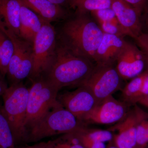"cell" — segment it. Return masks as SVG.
Wrapping results in <instances>:
<instances>
[{
	"instance_id": "1",
	"label": "cell",
	"mask_w": 148,
	"mask_h": 148,
	"mask_svg": "<svg viewBox=\"0 0 148 148\" xmlns=\"http://www.w3.org/2000/svg\"><path fill=\"white\" fill-rule=\"evenodd\" d=\"M66 20L58 40L74 54L95 63V53L103 36L98 24L90 13L75 12Z\"/></svg>"
},
{
	"instance_id": "2",
	"label": "cell",
	"mask_w": 148,
	"mask_h": 148,
	"mask_svg": "<svg viewBox=\"0 0 148 148\" xmlns=\"http://www.w3.org/2000/svg\"><path fill=\"white\" fill-rule=\"evenodd\" d=\"M95 65L74 54L57 40L54 58L43 75L59 90L66 86L77 87L90 75Z\"/></svg>"
},
{
	"instance_id": "3",
	"label": "cell",
	"mask_w": 148,
	"mask_h": 148,
	"mask_svg": "<svg viewBox=\"0 0 148 148\" xmlns=\"http://www.w3.org/2000/svg\"><path fill=\"white\" fill-rule=\"evenodd\" d=\"M29 88L22 82L10 86L3 94V109L10 125L16 145L27 142V116Z\"/></svg>"
},
{
	"instance_id": "4",
	"label": "cell",
	"mask_w": 148,
	"mask_h": 148,
	"mask_svg": "<svg viewBox=\"0 0 148 148\" xmlns=\"http://www.w3.org/2000/svg\"><path fill=\"white\" fill-rule=\"evenodd\" d=\"M32 80L33 82L29 88L25 121L27 132L36 123L48 112L61 105L57 100L60 90L44 75H41Z\"/></svg>"
},
{
	"instance_id": "5",
	"label": "cell",
	"mask_w": 148,
	"mask_h": 148,
	"mask_svg": "<svg viewBox=\"0 0 148 148\" xmlns=\"http://www.w3.org/2000/svg\"><path fill=\"white\" fill-rule=\"evenodd\" d=\"M82 123L61 105L48 112L29 129L26 143H36L54 135L71 133Z\"/></svg>"
},
{
	"instance_id": "6",
	"label": "cell",
	"mask_w": 148,
	"mask_h": 148,
	"mask_svg": "<svg viewBox=\"0 0 148 148\" xmlns=\"http://www.w3.org/2000/svg\"><path fill=\"white\" fill-rule=\"evenodd\" d=\"M57 39L55 29L43 19L42 27L33 43V69L30 75L33 79L43 75L50 66L55 55Z\"/></svg>"
},
{
	"instance_id": "7",
	"label": "cell",
	"mask_w": 148,
	"mask_h": 148,
	"mask_svg": "<svg viewBox=\"0 0 148 148\" xmlns=\"http://www.w3.org/2000/svg\"><path fill=\"white\" fill-rule=\"evenodd\" d=\"M122 79L116 65L95 64L90 75L77 87L83 86L88 88L98 104L120 89Z\"/></svg>"
},
{
	"instance_id": "8",
	"label": "cell",
	"mask_w": 148,
	"mask_h": 148,
	"mask_svg": "<svg viewBox=\"0 0 148 148\" xmlns=\"http://www.w3.org/2000/svg\"><path fill=\"white\" fill-rule=\"evenodd\" d=\"M9 37L14 45V51L6 75L11 86L21 82L30 77L34 64L33 45L15 35L9 34Z\"/></svg>"
},
{
	"instance_id": "9",
	"label": "cell",
	"mask_w": 148,
	"mask_h": 148,
	"mask_svg": "<svg viewBox=\"0 0 148 148\" xmlns=\"http://www.w3.org/2000/svg\"><path fill=\"white\" fill-rule=\"evenodd\" d=\"M129 106L125 102L118 101L110 95L84 115L80 122L88 123L110 124L119 122L128 113Z\"/></svg>"
},
{
	"instance_id": "10",
	"label": "cell",
	"mask_w": 148,
	"mask_h": 148,
	"mask_svg": "<svg viewBox=\"0 0 148 148\" xmlns=\"http://www.w3.org/2000/svg\"><path fill=\"white\" fill-rule=\"evenodd\" d=\"M145 67L143 51L139 47L126 41L116 64L117 71L122 79L137 77L143 73Z\"/></svg>"
},
{
	"instance_id": "11",
	"label": "cell",
	"mask_w": 148,
	"mask_h": 148,
	"mask_svg": "<svg viewBox=\"0 0 148 148\" xmlns=\"http://www.w3.org/2000/svg\"><path fill=\"white\" fill-rule=\"evenodd\" d=\"M57 100L80 121L84 115L97 106L98 103L92 92L87 88L79 86L76 90L58 95Z\"/></svg>"
},
{
	"instance_id": "12",
	"label": "cell",
	"mask_w": 148,
	"mask_h": 148,
	"mask_svg": "<svg viewBox=\"0 0 148 148\" xmlns=\"http://www.w3.org/2000/svg\"><path fill=\"white\" fill-rule=\"evenodd\" d=\"M134 106L123 119L108 130L118 131V134L114 135L113 138L118 148H135L137 125L143 110L137 104Z\"/></svg>"
},
{
	"instance_id": "13",
	"label": "cell",
	"mask_w": 148,
	"mask_h": 148,
	"mask_svg": "<svg viewBox=\"0 0 148 148\" xmlns=\"http://www.w3.org/2000/svg\"><path fill=\"white\" fill-rule=\"evenodd\" d=\"M111 8L126 36L135 40L143 33L142 15L123 0H112Z\"/></svg>"
},
{
	"instance_id": "14",
	"label": "cell",
	"mask_w": 148,
	"mask_h": 148,
	"mask_svg": "<svg viewBox=\"0 0 148 148\" xmlns=\"http://www.w3.org/2000/svg\"><path fill=\"white\" fill-rule=\"evenodd\" d=\"M126 41L123 37L104 34L95 53L94 62L100 65H116Z\"/></svg>"
},
{
	"instance_id": "15",
	"label": "cell",
	"mask_w": 148,
	"mask_h": 148,
	"mask_svg": "<svg viewBox=\"0 0 148 148\" xmlns=\"http://www.w3.org/2000/svg\"><path fill=\"white\" fill-rule=\"evenodd\" d=\"M23 4L45 21L51 23L66 20L70 17L67 8L48 0H20Z\"/></svg>"
},
{
	"instance_id": "16",
	"label": "cell",
	"mask_w": 148,
	"mask_h": 148,
	"mask_svg": "<svg viewBox=\"0 0 148 148\" xmlns=\"http://www.w3.org/2000/svg\"><path fill=\"white\" fill-rule=\"evenodd\" d=\"M21 2L19 38L33 45L36 36L42 27L43 19Z\"/></svg>"
},
{
	"instance_id": "17",
	"label": "cell",
	"mask_w": 148,
	"mask_h": 148,
	"mask_svg": "<svg viewBox=\"0 0 148 148\" xmlns=\"http://www.w3.org/2000/svg\"><path fill=\"white\" fill-rule=\"evenodd\" d=\"M20 0H0V16L1 17L8 34L19 38L20 12Z\"/></svg>"
},
{
	"instance_id": "18",
	"label": "cell",
	"mask_w": 148,
	"mask_h": 148,
	"mask_svg": "<svg viewBox=\"0 0 148 148\" xmlns=\"http://www.w3.org/2000/svg\"><path fill=\"white\" fill-rule=\"evenodd\" d=\"M90 14L104 34L123 38L126 36L111 8L94 11Z\"/></svg>"
},
{
	"instance_id": "19",
	"label": "cell",
	"mask_w": 148,
	"mask_h": 148,
	"mask_svg": "<svg viewBox=\"0 0 148 148\" xmlns=\"http://www.w3.org/2000/svg\"><path fill=\"white\" fill-rule=\"evenodd\" d=\"M76 140H85L95 142L105 143L112 140L113 136L109 130L91 129L82 123L73 132L68 133Z\"/></svg>"
},
{
	"instance_id": "20",
	"label": "cell",
	"mask_w": 148,
	"mask_h": 148,
	"mask_svg": "<svg viewBox=\"0 0 148 148\" xmlns=\"http://www.w3.org/2000/svg\"><path fill=\"white\" fill-rule=\"evenodd\" d=\"M147 71L143 72L131 80L122 90V97L124 102L128 106H134L137 104L138 95L145 80Z\"/></svg>"
},
{
	"instance_id": "21",
	"label": "cell",
	"mask_w": 148,
	"mask_h": 148,
	"mask_svg": "<svg viewBox=\"0 0 148 148\" xmlns=\"http://www.w3.org/2000/svg\"><path fill=\"white\" fill-rule=\"evenodd\" d=\"M112 0H72L71 8L75 12L90 13L94 11L110 8Z\"/></svg>"
},
{
	"instance_id": "22",
	"label": "cell",
	"mask_w": 148,
	"mask_h": 148,
	"mask_svg": "<svg viewBox=\"0 0 148 148\" xmlns=\"http://www.w3.org/2000/svg\"><path fill=\"white\" fill-rule=\"evenodd\" d=\"M13 134L0 103V148H16Z\"/></svg>"
},
{
	"instance_id": "23",
	"label": "cell",
	"mask_w": 148,
	"mask_h": 148,
	"mask_svg": "<svg viewBox=\"0 0 148 148\" xmlns=\"http://www.w3.org/2000/svg\"><path fill=\"white\" fill-rule=\"evenodd\" d=\"M14 51V45L10 38L5 35L4 37L0 59V73L5 78L9 64Z\"/></svg>"
},
{
	"instance_id": "24",
	"label": "cell",
	"mask_w": 148,
	"mask_h": 148,
	"mask_svg": "<svg viewBox=\"0 0 148 148\" xmlns=\"http://www.w3.org/2000/svg\"><path fill=\"white\" fill-rule=\"evenodd\" d=\"M46 148H84L76 140L66 134L63 137L47 142Z\"/></svg>"
},
{
	"instance_id": "25",
	"label": "cell",
	"mask_w": 148,
	"mask_h": 148,
	"mask_svg": "<svg viewBox=\"0 0 148 148\" xmlns=\"http://www.w3.org/2000/svg\"><path fill=\"white\" fill-rule=\"evenodd\" d=\"M137 45L143 51L145 60L146 67L148 71V34L143 33L135 40Z\"/></svg>"
},
{
	"instance_id": "26",
	"label": "cell",
	"mask_w": 148,
	"mask_h": 148,
	"mask_svg": "<svg viewBox=\"0 0 148 148\" xmlns=\"http://www.w3.org/2000/svg\"><path fill=\"white\" fill-rule=\"evenodd\" d=\"M135 8L142 15L148 11V0H123Z\"/></svg>"
},
{
	"instance_id": "27",
	"label": "cell",
	"mask_w": 148,
	"mask_h": 148,
	"mask_svg": "<svg viewBox=\"0 0 148 148\" xmlns=\"http://www.w3.org/2000/svg\"><path fill=\"white\" fill-rule=\"evenodd\" d=\"M76 140L84 148H106L105 143L102 142H92L82 139Z\"/></svg>"
},
{
	"instance_id": "28",
	"label": "cell",
	"mask_w": 148,
	"mask_h": 148,
	"mask_svg": "<svg viewBox=\"0 0 148 148\" xmlns=\"http://www.w3.org/2000/svg\"><path fill=\"white\" fill-rule=\"evenodd\" d=\"M147 71V75L143 83V86L138 95L137 103L148 95V71Z\"/></svg>"
},
{
	"instance_id": "29",
	"label": "cell",
	"mask_w": 148,
	"mask_h": 148,
	"mask_svg": "<svg viewBox=\"0 0 148 148\" xmlns=\"http://www.w3.org/2000/svg\"><path fill=\"white\" fill-rule=\"evenodd\" d=\"M51 3L67 9L71 8L72 0H48Z\"/></svg>"
},
{
	"instance_id": "30",
	"label": "cell",
	"mask_w": 148,
	"mask_h": 148,
	"mask_svg": "<svg viewBox=\"0 0 148 148\" xmlns=\"http://www.w3.org/2000/svg\"><path fill=\"white\" fill-rule=\"evenodd\" d=\"M8 87L5 80V78L0 73V98L2 97Z\"/></svg>"
},
{
	"instance_id": "31",
	"label": "cell",
	"mask_w": 148,
	"mask_h": 148,
	"mask_svg": "<svg viewBox=\"0 0 148 148\" xmlns=\"http://www.w3.org/2000/svg\"><path fill=\"white\" fill-rule=\"evenodd\" d=\"M143 31L145 29V32L143 33L148 34V11L142 16Z\"/></svg>"
},
{
	"instance_id": "32",
	"label": "cell",
	"mask_w": 148,
	"mask_h": 148,
	"mask_svg": "<svg viewBox=\"0 0 148 148\" xmlns=\"http://www.w3.org/2000/svg\"><path fill=\"white\" fill-rule=\"evenodd\" d=\"M47 143H41L36 144L34 145L23 147L20 148H46Z\"/></svg>"
},
{
	"instance_id": "33",
	"label": "cell",
	"mask_w": 148,
	"mask_h": 148,
	"mask_svg": "<svg viewBox=\"0 0 148 148\" xmlns=\"http://www.w3.org/2000/svg\"><path fill=\"white\" fill-rule=\"evenodd\" d=\"M0 29L9 36L8 31L6 28L5 25L1 16H0Z\"/></svg>"
},
{
	"instance_id": "34",
	"label": "cell",
	"mask_w": 148,
	"mask_h": 148,
	"mask_svg": "<svg viewBox=\"0 0 148 148\" xmlns=\"http://www.w3.org/2000/svg\"><path fill=\"white\" fill-rule=\"evenodd\" d=\"M5 35H7L0 29V59H1V52L3 41V40L4 37H5Z\"/></svg>"
},
{
	"instance_id": "35",
	"label": "cell",
	"mask_w": 148,
	"mask_h": 148,
	"mask_svg": "<svg viewBox=\"0 0 148 148\" xmlns=\"http://www.w3.org/2000/svg\"><path fill=\"white\" fill-rule=\"evenodd\" d=\"M139 104L143 105V106L148 108V95L146 96L145 98L139 101Z\"/></svg>"
},
{
	"instance_id": "36",
	"label": "cell",
	"mask_w": 148,
	"mask_h": 148,
	"mask_svg": "<svg viewBox=\"0 0 148 148\" xmlns=\"http://www.w3.org/2000/svg\"><path fill=\"white\" fill-rule=\"evenodd\" d=\"M118 148L117 147H116V146H110V147H109V148Z\"/></svg>"
},
{
	"instance_id": "37",
	"label": "cell",
	"mask_w": 148,
	"mask_h": 148,
	"mask_svg": "<svg viewBox=\"0 0 148 148\" xmlns=\"http://www.w3.org/2000/svg\"><path fill=\"white\" fill-rule=\"evenodd\" d=\"M46 147H47V146H46Z\"/></svg>"
}]
</instances>
